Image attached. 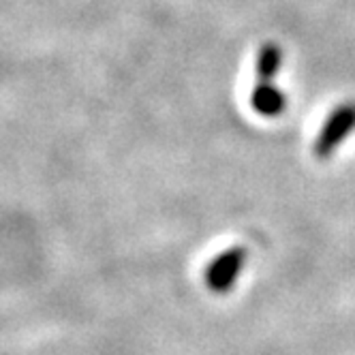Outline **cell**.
Wrapping results in <instances>:
<instances>
[{"label":"cell","mask_w":355,"mask_h":355,"mask_svg":"<svg viewBox=\"0 0 355 355\" xmlns=\"http://www.w3.org/2000/svg\"><path fill=\"white\" fill-rule=\"evenodd\" d=\"M353 131H355V101H349V103L338 105L325 118L313 146L315 157L329 159Z\"/></svg>","instance_id":"cell-1"},{"label":"cell","mask_w":355,"mask_h":355,"mask_svg":"<svg viewBox=\"0 0 355 355\" xmlns=\"http://www.w3.org/2000/svg\"><path fill=\"white\" fill-rule=\"evenodd\" d=\"M248 259V252L242 246H232L206 268V287L214 293H227L232 291L236 281L240 278L244 266Z\"/></svg>","instance_id":"cell-2"},{"label":"cell","mask_w":355,"mask_h":355,"mask_svg":"<svg viewBox=\"0 0 355 355\" xmlns=\"http://www.w3.org/2000/svg\"><path fill=\"white\" fill-rule=\"evenodd\" d=\"M250 105H252V110H255L259 116L276 118V116H281L285 112L287 96L274 82L255 84V88H252V94H250Z\"/></svg>","instance_id":"cell-3"},{"label":"cell","mask_w":355,"mask_h":355,"mask_svg":"<svg viewBox=\"0 0 355 355\" xmlns=\"http://www.w3.org/2000/svg\"><path fill=\"white\" fill-rule=\"evenodd\" d=\"M283 67V49L281 45H276L272 41L263 43L257 52V62H255V75H257V84L274 82Z\"/></svg>","instance_id":"cell-4"}]
</instances>
